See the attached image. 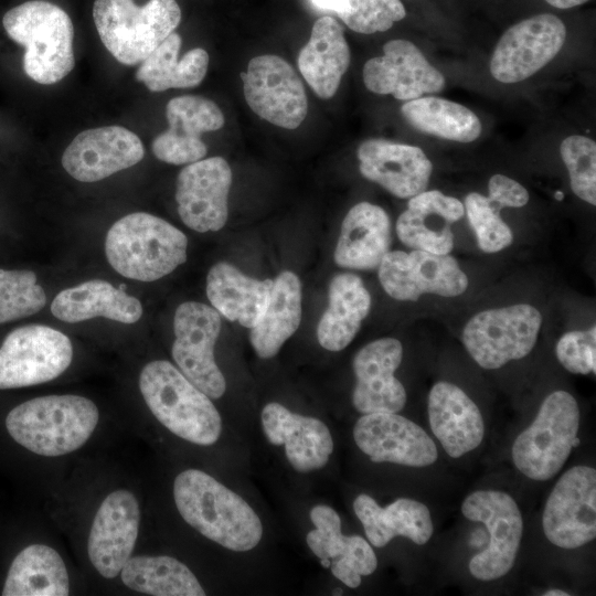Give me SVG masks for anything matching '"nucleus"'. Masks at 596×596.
I'll return each mask as SVG.
<instances>
[{
  "instance_id": "obj_2",
  "label": "nucleus",
  "mask_w": 596,
  "mask_h": 596,
  "mask_svg": "<svg viewBox=\"0 0 596 596\" xmlns=\"http://www.w3.org/2000/svg\"><path fill=\"white\" fill-rule=\"evenodd\" d=\"M99 418L95 403L79 395H49L12 408L6 418L10 436L28 450L56 457L81 448Z\"/></svg>"
},
{
  "instance_id": "obj_46",
  "label": "nucleus",
  "mask_w": 596,
  "mask_h": 596,
  "mask_svg": "<svg viewBox=\"0 0 596 596\" xmlns=\"http://www.w3.org/2000/svg\"><path fill=\"white\" fill-rule=\"evenodd\" d=\"M488 190L489 196L487 198L501 209L504 206L521 207L529 201L526 189L503 174L492 175L488 183Z\"/></svg>"
},
{
  "instance_id": "obj_41",
  "label": "nucleus",
  "mask_w": 596,
  "mask_h": 596,
  "mask_svg": "<svg viewBox=\"0 0 596 596\" xmlns=\"http://www.w3.org/2000/svg\"><path fill=\"white\" fill-rule=\"evenodd\" d=\"M406 15L400 0H350L339 18L354 32L372 34L384 32Z\"/></svg>"
},
{
  "instance_id": "obj_18",
  "label": "nucleus",
  "mask_w": 596,
  "mask_h": 596,
  "mask_svg": "<svg viewBox=\"0 0 596 596\" xmlns=\"http://www.w3.org/2000/svg\"><path fill=\"white\" fill-rule=\"evenodd\" d=\"M365 87L375 94L412 100L438 93L445 78L411 41L396 39L383 46V55L370 58L363 67Z\"/></svg>"
},
{
  "instance_id": "obj_27",
  "label": "nucleus",
  "mask_w": 596,
  "mask_h": 596,
  "mask_svg": "<svg viewBox=\"0 0 596 596\" xmlns=\"http://www.w3.org/2000/svg\"><path fill=\"white\" fill-rule=\"evenodd\" d=\"M391 245V222L379 205L360 202L344 216L334 249L338 266L371 270L379 267Z\"/></svg>"
},
{
  "instance_id": "obj_39",
  "label": "nucleus",
  "mask_w": 596,
  "mask_h": 596,
  "mask_svg": "<svg viewBox=\"0 0 596 596\" xmlns=\"http://www.w3.org/2000/svg\"><path fill=\"white\" fill-rule=\"evenodd\" d=\"M572 191L583 201L596 204V143L593 139L573 135L566 137L560 147Z\"/></svg>"
},
{
  "instance_id": "obj_9",
  "label": "nucleus",
  "mask_w": 596,
  "mask_h": 596,
  "mask_svg": "<svg viewBox=\"0 0 596 596\" xmlns=\"http://www.w3.org/2000/svg\"><path fill=\"white\" fill-rule=\"evenodd\" d=\"M73 347L63 332L42 324L11 331L0 348V390L54 380L71 364Z\"/></svg>"
},
{
  "instance_id": "obj_1",
  "label": "nucleus",
  "mask_w": 596,
  "mask_h": 596,
  "mask_svg": "<svg viewBox=\"0 0 596 596\" xmlns=\"http://www.w3.org/2000/svg\"><path fill=\"white\" fill-rule=\"evenodd\" d=\"M173 498L188 524L228 550L249 551L262 539L263 525L251 505L202 470L180 472L173 482Z\"/></svg>"
},
{
  "instance_id": "obj_31",
  "label": "nucleus",
  "mask_w": 596,
  "mask_h": 596,
  "mask_svg": "<svg viewBox=\"0 0 596 596\" xmlns=\"http://www.w3.org/2000/svg\"><path fill=\"white\" fill-rule=\"evenodd\" d=\"M371 309V296L362 279L351 273L334 276L329 285V305L317 327L320 345L343 350L356 336Z\"/></svg>"
},
{
  "instance_id": "obj_12",
  "label": "nucleus",
  "mask_w": 596,
  "mask_h": 596,
  "mask_svg": "<svg viewBox=\"0 0 596 596\" xmlns=\"http://www.w3.org/2000/svg\"><path fill=\"white\" fill-rule=\"evenodd\" d=\"M547 541L576 549L596 536V470L576 466L565 471L551 491L542 515Z\"/></svg>"
},
{
  "instance_id": "obj_44",
  "label": "nucleus",
  "mask_w": 596,
  "mask_h": 596,
  "mask_svg": "<svg viewBox=\"0 0 596 596\" xmlns=\"http://www.w3.org/2000/svg\"><path fill=\"white\" fill-rule=\"evenodd\" d=\"M556 358L571 373L596 372V327L564 333L556 343Z\"/></svg>"
},
{
  "instance_id": "obj_50",
  "label": "nucleus",
  "mask_w": 596,
  "mask_h": 596,
  "mask_svg": "<svg viewBox=\"0 0 596 596\" xmlns=\"http://www.w3.org/2000/svg\"><path fill=\"white\" fill-rule=\"evenodd\" d=\"M563 198H564V194H563V192H561V191H556V193H555V199H556L557 201H562V200H563Z\"/></svg>"
},
{
  "instance_id": "obj_22",
  "label": "nucleus",
  "mask_w": 596,
  "mask_h": 596,
  "mask_svg": "<svg viewBox=\"0 0 596 596\" xmlns=\"http://www.w3.org/2000/svg\"><path fill=\"white\" fill-rule=\"evenodd\" d=\"M169 128L151 145L155 157L170 164H189L203 159L207 152L202 134L223 127L224 115L219 106L202 96L183 95L166 106Z\"/></svg>"
},
{
  "instance_id": "obj_5",
  "label": "nucleus",
  "mask_w": 596,
  "mask_h": 596,
  "mask_svg": "<svg viewBox=\"0 0 596 596\" xmlns=\"http://www.w3.org/2000/svg\"><path fill=\"white\" fill-rule=\"evenodd\" d=\"M11 40L25 47L23 70L36 83L51 85L74 67V26L58 6L32 0L9 10L2 19Z\"/></svg>"
},
{
  "instance_id": "obj_33",
  "label": "nucleus",
  "mask_w": 596,
  "mask_h": 596,
  "mask_svg": "<svg viewBox=\"0 0 596 596\" xmlns=\"http://www.w3.org/2000/svg\"><path fill=\"white\" fill-rule=\"evenodd\" d=\"M68 592V575L60 554L47 545L32 544L13 560L2 595L66 596Z\"/></svg>"
},
{
  "instance_id": "obj_40",
  "label": "nucleus",
  "mask_w": 596,
  "mask_h": 596,
  "mask_svg": "<svg viewBox=\"0 0 596 596\" xmlns=\"http://www.w3.org/2000/svg\"><path fill=\"white\" fill-rule=\"evenodd\" d=\"M382 522L392 541L404 536L415 544H426L433 535L434 526L428 508L414 499L400 498L382 509Z\"/></svg>"
},
{
  "instance_id": "obj_19",
  "label": "nucleus",
  "mask_w": 596,
  "mask_h": 596,
  "mask_svg": "<svg viewBox=\"0 0 596 596\" xmlns=\"http://www.w3.org/2000/svg\"><path fill=\"white\" fill-rule=\"evenodd\" d=\"M145 155L140 138L121 126L79 132L62 156L65 171L81 182H96L137 164Z\"/></svg>"
},
{
  "instance_id": "obj_13",
  "label": "nucleus",
  "mask_w": 596,
  "mask_h": 596,
  "mask_svg": "<svg viewBox=\"0 0 596 596\" xmlns=\"http://www.w3.org/2000/svg\"><path fill=\"white\" fill-rule=\"evenodd\" d=\"M244 96L262 119L286 129L298 128L307 116L308 100L301 79L283 57H253L242 73Z\"/></svg>"
},
{
  "instance_id": "obj_23",
  "label": "nucleus",
  "mask_w": 596,
  "mask_h": 596,
  "mask_svg": "<svg viewBox=\"0 0 596 596\" xmlns=\"http://www.w3.org/2000/svg\"><path fill=\"white\" fill-rule=\"evenodd\" d=\"M361 174L389 191L407 199L426 190L433 164L416 147L384 139H368L356 151Z\"/></svg>"
},
{
  "instance_id": "obj_26",
  "label": "nucleus",
  "mask_w": 596,
  "mask_h": 596,
  "mask_svg": "<svg viewBox=\"0 0 596 596\" xmlns=\"http://www.w3.org/2000/svg\"><path fill=\"white\" fill-rule=\"evenodd\" d=\"M428 419L434 436L451 458L476 449L485 436L477 404L457 385L437 382L428 395Z\"/></svg>"
},
{
  "instance_id": "obj_38",
  "label": "nucleus",
  "mask_w": 596,
  "mask_h": 596,
  "mask_svg": "<svg viewBox=\"0 0 596 596\" xmlns=\"http://www.w3.org/2000/svg\"><path fill=\"white\" fill-rule=\"evenodd\" d=\"M464 209L481 251L497 253L511 245L513 234L500 216V206L487 196L471 192L465 199Z\"/></svg>"
},
{
  "instance_id": "obj_49",
  "label": "nucleus",
  "mask_w": 596,
  "mask_h": 596,
  "mask_svg": "<svg viewBox=\"0 0 596 596\" xmlns=\"http://www.w3.org/2000/svg\"><path fill=\"white\" fill-rule=\"evenodd\" d=\"M545 596H568L570 594L561 589H550L545 592Z\"/></svg>"
},
{
  "instance_id": "obj_37",
  "label": "nucleus",
  "mask_w": 596,
  "mask_h": 596,
  "mask_svg": "<svg viewBox=\"0 0 596 596\" xmlns=\"http://www.w3.org/2000/svg\"><path fill=\"white\" fill-rule=\"evenodd\" d=\"M46 295L31 270L0 269V323L39 312Z\"/></svg>"
},
{
  "instance_id": "obj_7",
  "label": "nucleus",
  "mask_w": 596,
  "mask_h": 596,
  "mask_svg": "<svg viewBox=\"0 0 596 596\" xmlns=\"http://www.w3.org/2000/svg\"><path fill=\"white\" fill-rule=\"evenodd\" d=\"M579 407L572 394L560 390L547 395L534 421L512 445L517 469L536 481L553 478L579 444Z\"/></svg>"
},
{
  "instance_id": "obj_28",
  "label": "nucleus",
  "mask_w": 596,
  "mask_h": 596,
  "mask_svg": "<svg viewBox=\"0 0 596 596\" xmlns=\"http://www.w3.org/2000/svg\"><path fill=\"white\" fill-rule=\"evenodd\" d=\"M298 68L320 98H331L350 65L343 29L332 17L315 21L308 43L299 52Z\"/></svg>"
},
{
  "instance_id": "obj_8",
  "label": "nucleus",
  "mask_w": 596,
  "mask_h": 596,
  "mask_svg": "<svg viewBox=\"0 0 596 596\" xmlns=\"http://www.w3.org/2000/svg\"><path fill=\"white\" fill-rule=\"evenodd\" d=\"M541 323L540 311L531 305L488 309L467 322L462 342L477 364L494 370L526 356L536 343Z\"/></svg>"
},
{
  "instance_id": "obj_30",
  "label": "nucleus",
  "mask_w": 596,
  "mask_h": 596,
  "mask_svg": "<svg viewBox=\"0 0 596 596\" xmlns=\"http://www.w3.org/2000/svg\"><path fill=\"white\" fill-rule=\"evenodd\" d=\"M272 286V279L248 277L225 262L213 265L206 277V295L213 308L230 321L249 329L260 319Z\"/></svg>"
},
{
  "instance_id": "obj_17",
  "label": "nucleus",
  "mask_w": 596,
  "mask_h": 596,
  "mask_svg": "<svg viewBox=\"0 0 596 596\" xmlns=\"http://www.w3.org/2000/svg\"><path fill=\"white\" fill-rule=\"evenodd\" d=\"M353 438L373 462L423 468L433 465L438 457L429 435L397 413L363 414L353 427Z\"/></svg>"
},
{
  "instance_id": "obj_36",
  "label": "nucleus",
  "mask_w": 596,
  "mask_h": 596,
  "mask_svg": "<svg viewBox=\"0 0 596 596\" xmlns=\"http://www.w3.org/2000/svg\"><path fill=\"white\" fill-rule=\"evenodd\" d=\"M401 113L416 130L447 140L471 142L482 129L473 111L445 98L429 96L407 100Z\"/></svg>"
},
{
  "instance_id": "obj_24",
  "label": "nucleus",
  "mask_w": 596,
  "mask_h": 596,
  "mask_svg": "<svg viewBox=\"0 0 596 596\" xmlns=\"http://www.w3.org/2000/svg\"><path fill=\"white\" fill-rule=\"evenodd\" d=\"M262 425L270 444L285 446L288 461L299 472L322 468L333 451V439L323 422L295 414L279 403L264 406Z\"/></svg>"
},
{
  "instance_id": "obj_25",
  "label": "nucleus",
  "mask_w": 596,
  "mask_h": 596,
  "mask_svg": "<svg viewBox=\"0 0 596 596\" xmlns=\"http://www.w3.org/2000/svg\"><path fill=\"white\" fill-rule=\"evenodd\" d=\"M465 213L464 204L440 191H423L412 198L398 216L396 233L409 248L446 255L453 251L450 225Z\"/></svg>"
},
{
  "instance_id": "obj_4",
  "label": "nucleus",
  "mask_w": 596,
  "mask_h": 596,
  "mask_svg": "<svg viewBox=\"0 0 596 596\" xmlns=\"http://www.w3.org/2000/svg\"><path fill=\"white\" fill-rule=\"evenodd\" d=\"M142 397L155 417L171 433L209 446L220 438L222 421L210 397L172 363L151 361L139 376Z\"/></svg>"
},
{
  "instance_id": "obj_48",
  "label": "nucleus",
  "mask_w": 596,
  "mask_h": 596,
  "mask_svg": "<svg viewBox=\"0 0 596 596\" xmlns=\"http://www.w3.org/2000/svg\"><path fill=\"white\" fill-rule=\"evenodd\" d=\"M552 7L558 8V9H570L573 7L581 6L588 0H545Z\"/></svg>"
},
{
  "instance_id": "obj_11",
  "label": "nucleus",
  "mask_w": 596,
  "mask_h": 596,
  "mask_svg": "<svg viewBox=\"0 0 596 596\" xmlns=\"http://www.w3.org/2000/svg\"><path fill=\"white\" fill-rule=\"evenodd\" d=\"M173 331L171 353L179 370L210 398L221 397L226 382L214 358L220 313L202 302H183L175 310Z\"/></svg>"
},
{
  "instance_id": "obj_6",
  "label": "nucleus",
  "mask_w": 596,
  "mask_h": 596,
  "mask_svg": "<svg viewBox=\"0 0 596 596\" xmlns=\"http://www.w3.org/2000/svg\"><path fill=\"white\" fill-rule=\"evenodd\" d=\"M93 18L108 52L124 65L146 60L179 25L181 10L175 0H95Z\"/></svg>"
},
{
  "instance_id": "obj_21",
  "label": "nucleus",
  "mask_w": 596,
  "mask_h": 596,
  "mask_svg": "<svg viewBox=\"0 0 596 596\" xmlns=\"http://www.w3.org/2000/svg\"><path fill=\"white\" fill-rule=\"evenodd\" d=\"M139 520L138 501L130 491L116 490L104 499L87 543L89 561L102 576L114 578L120 573L135 547Z\"/></svg>"
},
{
  "instance_id": "obj_29",
  "label": "nucleus",
  "mask_w": 596,
  "mask_h": 596,
  "mask_svg": "<svg viewBox=\"0 0 596 596\" xmlns=\"http://www.w3.org/2000/svg\"><path fill=\"white\" fill-rule=\"evenodd\" d=\"M51 312L70 323L104 317L128 324L140 319L142 306L123 288L94 279L60 291L51 304Z\"/></svg>"
},
{
  "instance_id": "obj_15",
  "label": "nucleus",
  "mask_w": 596,
  "mask_h": 596,
  "mask_svg": "<svg viewBox=\"0 0 596 596\" xmlns=\"http://www.w3.org/2000/svg\"><path fill=\"white\" fill-rule=\"evenodd\" d=\"M565 39L566 28L554 14L524 19L510 26L497 43L491 75L507 84L524 81L556 56Z\"/></svg>"
},
{
  "instance_id": "obj_35",
  "label": "nucleus",
  "mask_w": 596,
  "mask_h": 596,
  "mask_svg": "<svg viewBox=\"0 0 596 596\" xmlns=\"http://www.w3.org/2000/svg\"><path fill=\"white\" fill-rule=\"evenodd\" d=\"M120 577L127 587L148 595H205L189 567L167 555L129 557L120 571Z\"/></svg>"
},
{
  "instance_id": "obj_32",
  "label": "nucleus",
  "mask_w": 596,
  "mask_h": 596,
  "mask_svg": "<svg viewBox=\"0 0 596 596\" xmlns=\"http://www.w3.org/2000/svg\"><path fill=\"white\" fill-rule=\"evenodd\" d=\"M301 320V283L290 270L275 279L268 304L257 323L251 328L249 341L262 359L275 356L296 332Z\"/></svg>"
},
{
  "instance_id": "obj_14",
  "label": "nucleus",
  "mask_w": 596,
  "mask_h": 596,
  "mask_svg": "<svg viewBox=\"0 0 596 596\" xmlns=\"http://www.w3.org/2000/svg\"><path fill=\"white\" fill-rule=\"evenodd\" d=\"M377 275L385 292L401 301H415L424 294L455 297L468 287V277L453 256L421 249L387 252Z\"/></svg>"
},
{
  "instance_id": "obj_47",
  "label": "nucleus",
  "mask_w": 596,
  "mask_h": 596,
  "mask_svg": "<svg viewBox=\"0 0 596 596\" xmlns=\"http://www.w3.org/2000/svg\"><path fill=\"white\" fill-rule=\"evenodd\" d=\"M312 2L316 7L334 11L339 15L347 10L350 0H312Z\"/></svg>"
},
{
  "instance_id": "obj_43",
  "label": "nucleus",
  "mask_w": 596,
  "mask_h": 596,
  "mask_svg": "<svg viewBox=\"0 0 596 596\" xmlns=\"http://www.w3.org/2000/svg\"><path fill=\"white\" fill-rule=\"evenodd\" d=\"M377 566L376 555L370 543L360 535L348 536L344 554L330 561V570L350 588L361 584V576L372 574Z\"/></svg>"
},
{
  "instance_id": "obj_10",
  "label": "nucleus",
  "mask_w": 596,
  "mask_h": 596,
  "mask_svg": "<svg viewBox=\"0 0 596 596\" xmlns=\"http://www.w3.org/2000/svg\"><path fill=\"white\" fill-rule=\"evenodd\" d=\"M461 513L481 522L489 532L488 546L469 562V571L479 581H494L508 574L520 547L523 520L515 500L503 491L478 490L466 497Z\"/></svg>"
},
{
  "instance_id": "obj_45",
  "label": "nucleus",
  "mask_w": 596,
  "mask_h": 596,
  "mask_svg": "<svg viewBox=\"0 0 596 596\" xmlns=\"http://www.w3.org/2000/svg\"><path fill=\"white\" fill-rule=\"evenodd\" d=\"M382 507L369 494L361 493L353 501V510L361 521L366 539L375 547L391 542L382 522Z\"/></svg>"
},
{
  "instance_id": "obj_34",
  "label": "nucleus",
  "mask_w": 596,
  "mask_h": 596,
  "mask_svg": "<svg viewBox=\"0 0 596 596\" xmlns=\"http://www.w3.org/2000/svg\"><path fill=\"white\" fill-rule=\"evenodd\" d=\"M181 44V36L172 32L140 63L136 79L151 92L198 86L207 72L209 54L204 49L195 47L178 60Z\"/></svg>"
},
{
  "instance_id": "obj_3",
  "label": "nucleus",
  "mask_w": 596,
  "mask_h": 596,
  "mask_svg": "<svg viewBox=\"0 0 596 596\" xmlns=\"http://www.w3.org/2000/svg\"><path fill=\"white\" fill-rule=\"evenodd\" d=\"M188 238L161 217L136 212L108 230L105 253L110 266L126 278L153 281L187 260Z\"/></svg>"
},
{
  "instance_id": "obj_16",
  "label": "nucleus",
  "mask_w": 596,
  "mask_h": 596,
  "mask_svg": "<svg viewBox=\"0 0 596 596\" xmlns=\"http://www.w3.org/2000/svg\"><path fill=\"white\" fill-rule=\"evenodd\" d=\"M232 170L222 157L185 166L177 179L175 200L182 222L199 233L220 231L228 216Z\"/></svg>"
},
{
  "instance_id": "obj_42",
  "label": "nucleus",
  "mask_w": 596,
  "mask_h": 596,
  "mask_svg": "<svg viewBox=\"0 0 596 596\" xmlns=\"http://www.w3.org/2000/svg\"><path fill=\"white\" fill-rule=\"evenodd\" d=\"M316 529L307 534V544L320 560L340 558L347 547L348 536L341 532V519L329 505L318 504L310 510Z\"/></svg>"
},
{
  "instance_id": "obj_20",
  "label": "nucleus",
  "mask_w": 596,
  "mask_h": 596,
  "mask_svg": "<svg viewBox=\"0 0 596 596\" xmlns=\"http://www.w3.org/2000/svg\"><path fill=\"white\" fill-rule=\"evenodd\" d=\"M403 359L402 343L382 338L365 344L353 358L356 379L352 404L361 414L398 413L406 404V391L394 373Z\"/></svg>"
}]
</instances>
